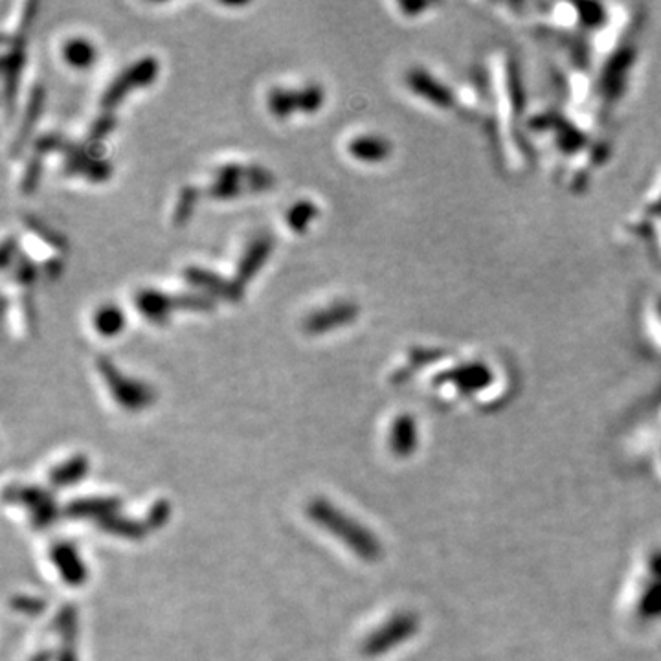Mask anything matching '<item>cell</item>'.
<instances>
[{"label": "cell", "instance_id": "cell-24", "mask_svg": "<svg viewBox=\"0 0 661 661\" xmlns=\"http://www.w3.org/2000/svg\"><path fill=\"white\" fill-rule=\"evenodd\" d=\"M21 254H17V241L13 237H8L2 245V267L8 269L13 261H17Z\"/></svg>", "mask_w": 661, "mask_h": 661}, {"label": "cell", "instance_id": "cell-18", "mask_svg": "<svg viewBox=\"0 0 661 661\" xmlns=\"http://www.w3.org/2000/svg\"><path fill=\"white\" fill-rule=\"evenodd\" d=\"M171 303H173V311L212 313L215 309V300L210 294H193V292L171 294Z\"/></svg>", "mask_w": 661, "mask_h": 661}, {"label": "cell", "instance_id": "cell-17", "mask_svg": "<svg viewBox=\"0 0 661 661\" xmlns=\"http://www.w3.org/2000/svg\"><path fill=\"white\" fill-rule=\"evenodd\" d=\"M316 215H318V206L313 201L303 199V201L294 202L291 210L287 212V225H289L292 232L303 234L309 228V225L313 223Z\"/></svg>", "mask_w": 661, "mask_h": 661}, {"label": "cell", "instance_id": "cell-12", "mask_svg": "<svg viewBox=\"0 0 661 661\" xmlns=\"http://www.w3.org/2000/svg\"><path fill=\"white\" fill-rule=\"evenodd\" d=\"M348 151L349 155H353L357 160L377 164L392 155V144L384 136H357L349 142Z\"/></svg>", "mask_w": 661, "mask_h": 661}, {"label": "cell", "instance_id": "cell-4", "mask_svg": "<svg viewBox=\"0 0 661 661\" xmlns=\"http://www.w3.org/2000/svg\"><path fill=\"white\" fill-rule=\"evenodd\" d=\"M243 193H252V191H250L248 166H241V164H225V166L217 168L213 175V182L206 190V195L217 201H230V199L241 197Z\"/></svg>", "mask_w": 661, "mask_h": 661}, {"label": "cell", "instance_id": "cell-15", "mask_svg": "<svg viewBox=\"0 0 661 661\" xmlns=\"http://www.w3.org/2000/svg\"><path fill=\"white\" fill-rule=\"evenodd\" d=\"M23 223L28 230H32L35 236L41 237L45 241L46 245H50L52 248H56L59 252H67L68 250V241L67 237L63 236L61 232L54 230L52 226L46 225L45 221L37 219L35 215H24Z\"/></svg>", "mask_w": 661, "mask_h": 661}, {"label": "cell", "instance_id": "cell-8", "mask_svg": "<svg viewBox=\"0 0 661 661\" xmlns=\"http://www.w3.org/2000/svg\"><path fill=\"white\" fill-rule=\"evenodd\" d=\"M272 248H274V241H272V237L270 236L254 237L250 241V245L245 250L243 258L239 259L236 278H234L243 289L258 274L261 267L265 265V261L269 259Z\"/></svg>", "mask_w": 661, "mask_h": 661}, {"label": "cell", "instance_id": "cell-10", "mask_svg": "<svg viewBox=\"0 0 661 661\" xmlns=\"http://www.w3.org/2000/svg\"><path fill=\"white\" fill-rule=\"evenodd\" d=\"M136 309L155 325H168L173 313L171 294L157 289H140L135 294Z\"/></svg>", "mask_w": 661, "mask_h": 661}, {"label": "cell", "instance_id": "cell-19", "mask_svg": "<svg viewBox=\"0 0 661 661\" xmlns=\"http://www.w3.org/2000/svg\"><path fill=\"white\" fill-rule=\"evenodd\" d=\"M199 195H201V190L195 186H184L180 190L177 206L173 210V226L182 228V226L188 225L193 210H195V204L199 201Z\"/></svg>", "mask_w": 661, "mask_h": 661}, {"label": "cell", "instance_id": "cell-20", "mask_svg": "<svg viewBox=\"0 0 661 661\" xmlns=\"http://www.w3.org/2000/svg\"><path fill=\"white\" fill-rule=\"evenodd\" d=\"M325 92L318 83H307L296 90L298 113L313 114L324 105Z\"/></svg>", "mask_w": 661, "mask_h": 661}, {"label": "cell", "instance_id": "cell-26", "mask_svg": "<svg viewBox=\"0 0 661 661\" xmlns=\"http://www.w3.org/2000/svg\"><path fill=\"white\" fill-rule=\"evenodd\" d=\"M63 269H65V265H63V259L52 258L46 261V265L43 267V272H45V276L48 278V280H57V278L61 276Z\"/></svg>", "mask_w": 661, "mask_h": 661}, {"label": "cell", "instance_id": "cell-3", "mask_svg": "<svg viewBox=\"0 0 661 661\" xmlns=\"http://www.w3.org/2000/svg\"><path fill=\"white\" fill-rule=\"evenodd\" d=\"M357 316H359V305L342 300L309 314L303 320L302 327L307 335H324L333 329L351 324L353 320H357Z\"/></svg>", "mask_w": 661, "mask_h": 661}, {"label": "cell", "instance_id": "cell-23", "mask_svg": "<svg viewBox=\"0 0 661 661\" xmlns=\"http://www.w3.org/2000/svg\"><path fill=\"white\" fill-rule=\"evenodd\" d=\"M41 175H43V157L34 155L30 158L26 169H24L23 180H21V190H23L24 195L34 193L39 180H41Z\"/></svg>", "mask_w": 661, "mask_h": 661}, {"label": "cell", "instance_id": "cell-7", "mask_svg": "<svg viewBox=\"0 0 661 661\" xmlns=\"http://www.w3.org/2000/svg\"><path fill=\"white\" fill-rule=\"evenodd\" d=\"M404 79H406L408 89L415 92L417 96L432 101V105H436L439 109H449L454 105L452 103L454 98H452L449 89L443 83H439L425 68H410Z\"/></svg>", "mask_w": 661, "mask_h": 661}, {"label": "cell", "instance_id": "cell-13", "mask_svg": "<svg viewBox=\"0 0 661 661\" xmlns=\"http://www.w3.org/2000/svg\"><path fill=\"white\" fill-rule=\"evenodd\" d=\"M92 322H94V329L98 331V335H101V337H116L124 331L125 314L118 305L105 303V305L98 307Z\"/></svg>", "mask_w": 661, "mask_h": 661}, {"label": "cell", "instance_id": "cell-21", "mask_svg": "<svg viewBox=\"0 0 661 661\" xmlns=\"http://www.w3.org/2000/svg\"><path fill=\"white\" fill-rule=\"evenodd\" d=\"M116 118L111 111H105V113L100 114L92 125L89 127V133H87V144L90 147H98L101 142L107 138V136L113 133L114 127H116Z\"/></svg>", "mask_w": 661, "mask_h": 661}, {"label": "cell", "instance_id": "cell-1", "mask_svg": "<svg viewBox=\"0 0 661 661\" xmlns=\"http://www.w3.org/2000/svg\"><path fill=\"white\" fill-rule=\"evenodd\" d=\"M158 61L153 56L140 57L135 65L125 68L120 76L109 83L107 90L101 96V109L111 111L133 89L151 85L158 76Z\"/></svg>", "mask_w": 661, "mask_h": 661}, {"label": "cell", "instance_id": "cell-6", "mask_svg": "<svg viewBox=\"0 0 661 661\" xmlns=\"http://www.w3.org/2000/svg\"><path fill=\"white\" fill-rule=\"evenodd\" d=\"M4 43L10 45V50L2 57V72H4V101L8 113H12L13 105L17 100L19 79L24 67V35L13 34V37L4 35Z\"/></svg>", "mask_w": 661, "mask_h": 661}, {"label": "cell", "instance_id": "cell-25", "mask_svg": "<svg viewBox=\"0 0 661 661\" xmlns=\"http://www.w3.org/2000/svg\"><path fill=\"white\" fill-rule=\"evenodd\" d=\"M37 8H39L37 2H28V4L24 6L23 19H21V23H19V28H17L15 34H26V30L30 28V24L34 23Z\"/></svg>", "mask_w": 661, "mask_h": 661}, {"label": "cell", "instance_id": "cell-14", "mask_svg": "<svg viewBox=\"0 0 661 661\" xmlns=\"http://www.w3.org/2000/svg\"><path fill=\"white\" fill-rule=\"evenodd\" d=\"M63 57L70 67L89 68L94 65L98 52L85 37H70L63 46Z\"/></svg>", "mask_w": 661, "mask_h": 661}, {"label": "cell", "instance_id": "cell-9", "mask_svg": "<svg viewBox=\"0 0 661 661\" xmlns=\"http://www.w3.org/2000/svg\"><path fill=\"white\" fill-rule=\"evenodd\" d=\"M63 171L70 177L83 175L85 179L92 180V182H103L111 177L113 166L109 160L96 155V147H89V151L81 157L65 158Z\"/></svg>", "mask_w": 661, "mask_h": 661}, {"label": "cell", "instance_id": "cell-2", "mask_svg": "<svg viewBox=\"0 0 661 661\" xmlns=\"http://www.w3.org/2000/svg\"><path fill=\"white\" fill-rule=\"evenodd\" d=\"M96 364H98L101 377L105 379L109 390L113 393L114 399L125 408L138 410V408H144L155 399V393H153L149 384L125 377L120 371L116 370V366L111 362V359L100 357Z\"/></svg>", "mask_w": 661, "mask_h": 661}, {"label": "cell", "instance_id": "cell-16", "mask_svg": "<svg viewBox=\"0 0 661 661\" xmlns=\"http://www.w3.org/2000/svg\"><path fill=\"white\" fill-rule=\"evenodd\" d=\"M269 109L278 120H287L292 113H298L296 90L274 87L269 92Z\"/></svg>", "mask_w": 661, "mask_h": 661}, {"label": "cell", "instance_id": "cell-22", "mask_svg": "<svg viewBox=\"0 0 661 661\" xmlns=\"http://www.w3.org/2000/svg\"><path fill=\"white\" fill-rule=\"evenodd\" d=\"M37 274H39V270L35 267L34 261L21 254L15 261L13 276H15V280L23 285L24 291H32L35 280H37Z\"/></svg>", "mask_w": 661, "mask_h": 661}, {"label": "cell", "instance_id": "cell-5", "mask_svg": "<svg viewBox=\"0 0 661 661\" xmlns=\"http://www.w3.org/2000/svg\"><path fill=\"white\" fill-rule=\"evenodd\" d=\"M182 274H184V280L188 281L190 285L202 289V291H206L212 296H219V298L228 300V302H239L243 298L245 289L236 280H228V278L219 276L213 270L190 265V267L184 269Z\"/></svg>", "mask_w": 661, "mask_h": 661}, {"label": "cell", "instance_id": "cell-11", "mask_svg": "<svg viewBox=\"0 0 661 661\" xmlns=\"http://www.w3.org/2000/svg\"><path fill=\"white\" fill-rule=\"evenodd\" d=\"M46 90L41 83L34 85V89L28 96V105L24 111L23 124L19 127V133L15 136L12 144V157H19L24 151V147L28 144L32 131H34L35 124L39 120V116L43 113L45 107Z\"/></svg>", "mask_w": 661, "mask_h": 661}]
</instances>
